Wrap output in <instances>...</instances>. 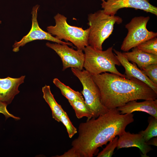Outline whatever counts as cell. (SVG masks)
<instances>
[{
  "instance_id": "cell-20",
  "label": "cell",
  "mask_w": 157,
  "mask_h": 157,
  "mask_svg": "<svg viewBox=\"0 0 157 157\" xmlns=\"http://www.w3.org/2000/svg\"><path fill=\"white\" fill-rule=\"evenodd\" d=\"M136 47L145 52L157 56V38L155 37L148 40Z\"/></svg>"
},
{
  "instance_id": "cell-15",
  "label": "cell",
  "mask_w": 157,
  "mask_h": 157,
  "mask_svg": "<svg viewBox=\"0 0 157 157\" xmlns=\"http://www.w3.org/2000/svg\"><path fill=\"white\" fill-rule=\"evenodd\" d=\"M122 54L129 61L136 64L140 69L153 64H157V56L145 52L136 47L131 52H125Z\"/></svg>"
},
{
  "instance_id": "cell-14",
  "label": "cell",
  "mask_w": 157,
  "mask_h": 157,
  "mask_svg": "<svg viewBox=\"0 0 157 157\" xmlns=\"http://www.w3.org/2000/svg\"><path fill=\"white\" fill-rule=\"evenodd\" d=\"M121 114L132 113L135 111L145 112L157 119V99L147 100L137 102L136 100L130 101L123 106L117 108Z\"/></svg>"
},
{
  "instance_id": "cell-10",
  "label": "cell",
  "mask_w": 157,
  "mask_h": 157,
  "mask_svg": "<svg viewBox=\"0 0 157 157\" xmlns=\"http://www.w3.org/2000/svg\"><path fill=\"white\" fill-rule=\"evenodd\" d=\"M104 13L114 16L120 9L132 8L140 9L157 15V8L152 5L149 0H107L101 4Z\"/></svg>"
},
{
  "instance_id": "cell-21",
  "label": "cell",
  "mask_w": 157,
  "mask_h": 157,
  "mask_svg": "<svg viewBox=\"0 0 157 157\" xmlns=\"http://www.w3.org/2000/svg\"><path fill=\"white\" fill-rule=\"evenodd\" d=\"M60 122L65 126L69 137L71 138L77 132V129L71 122L67 113L63 110L60 118Z\"/></svg>"
},
{
  "instance_id": "cell-19",
  "label": "cell",
  "mask_w": 157,
  "mask_h": 157,
  "mask_svg": "<svg viewBox=\"0 0 157 157\" xmlns=\"http://www.w3.org/2000/svg\"><path fill=\"white\" fill-rule=\"evenodd\" d=\"M148 122L149 124L146 129L138 133L143 136L146 142L151 138L157 136V119L152 116L149 117Z\"/></svg>"
},
{
  "instance_id": "cell-7",
  "label": "cell",
  "mask_w": 157,
  "mask_h": 157,
  "mask_svg": "<svg viewBox=\"0 0 157 157\" xmlns=\"http://www.w3.org/2000/svg\"><path fill=\"white\" fill-rule=\"evenodd\" d=\"M149 19V16L135 17L125 25L128 33L121 47L122 51H128L144 41L157 36V32L149 31L147 28Z\"/></svg>"
},
{
  "instance_id": "cell-17",
  "label": "cell",
  "mask_w": 157,
  "mask_h": 157,
  "mask_svg": "<svg viewBox=\"0 0 157 157\" xmlns=\"http://www.w3.org/2000/svg\"><path fill=\"white\" fill-rule=\"evenodd\" d=\"M53 82L55 85L60 90L62 94L68 101H73L77 100L84 101L81 93L73 90L69 86L62 83L58 78H54Z\"/></svg>"
},
{
  "instance_id": "cell-1",
  "label": "cell",
  "mask_w": 157,
  "mask_h": 157,
  "mask_svg": "<svg viewBox=\"0 0 157 157\" xmlns=\"http://www.w3.org/2000/svg\"><path fill=\"white\" fill-rule=\"evenodd\" d=\"M132 113L121 114L117 108L111 109L96 118L92 117L78 127V135L72 142V147L61 157H92L98 148L122 134L134 121Z\"/></svg>"
},
{
  "instance_id": "cell-16",
  "label": "cell",
  "mask_w": 157,
  "mask_h": 157,
  "mask_svg": "<svg viewBox=\"0 0 157 157\" xmlns=\"http://www.w3.org/2000/svg\"><path fill=\"white\" fill-rule=\"evenodd\" d=\"M43 98L50 107L53 119L60 122V118L63 110L61 106L58 104L52 93L50 86L45 85L42 88Z\"/></svg>"
},
{
  "instance_id": "cell-23",
  "label": "cell",
  "mask_w": 157,
  "mask_h": 157,
  "mask_svg": "<svg viewBox=\"0 0 157 157\" xmlns=\"http://www.w3.org/2000/svg\"><path fill=\"white\" fill-rule=\"evenodd\" d=\"M141 70L153 83L157 85V64L150 65Z\"/></svg>"
},
{
  "instance_id": "cell-9",
  "label": "cell",
  "mask_w": 157,
  "mask_h": 157,
  "mask_svg": "<svg viewBox=\"0 0 157 157\" xmlns=\"http://www.w3.org/2000/svg\"><path fill=\"white\" fill-rule=\"evenodd\" d=\"M46 45L54 51L60 57L62 62L63 70L69 67L81 70L83 69L85 55L83 50H75L65 44L48 42Z\"/></svg>"
},
{
  "instance_id": "cell-27",
  "label": "cell",
  "mask_w": 157,
  "mask_h": 157,
  "mask_svg": "<svg viewBox=\"0 0 157 157\" xmlns=\"http://www.w3.org/2000/svg\"><path fill=\"white\" fill-rule=\"evenodd\" d=\"M1 23V21L0 20V24Z\"/></svg>"
},
{
  "instance_id": "cell-3",
  "label": "cell",
  "mask_w": 157,
  "mask_h": 157,
  "mask_svg": "<svg viewBox=\"0 0 157 157\" xmlns=\"http://www.w3.org/2000/svg\"><path fill=\"white\" fill-rule=\"evenodd\" d=\"M88 20L89 26L88 45L101 50H103V42L112 34L114 24H119L122 22L121 17L108 15L103 10L89 14Z\"/></svg>"
},
{
  "instance_id": "cell-25",
  "label": "cell",
  "mask_w": 157,
  "mask_h": 157,
  "mask_svg": "<svg viewBox=\"0 0 157 157\" xmlns=\"http://www.w3.org/2000/svg\"><path fill=\"white\" fill-rule=\"evenodd\" d=\"M147 143L149 145H153L156 146H157V137H154L149 140Z\"/></svg>"
},
{
  "instance_id": "cell-26",
  "label": "cell",
  "mask_w": 157,
  "mask_h": 157,
  "mask_svg": "<svg viewBox=\"0 0 157 157\" xmlns=\"http://www.w3.org/2000/svg\"><path fill=\"white\" fill-rule=\"evenodd\" d=\"M100 0L102 2L105 1V0Z\"/></svg>"
},
{
  "instance_id": "cell-11",
  "label": "cell",
  "mask_w": 157,
  "mask_h": 157,
  "mask_svg": "<svg viewBox=\"0 0 157 157\" xmlns=\"http://www.w3.org/2000/svg\"><path fill=\"white\" fill-rule=\"evenodd\" d=\"M25 77L22 76L18 78H0V102L7 106L10 104L19 92V87L24 83Z\"/></svg>"
},
{
  "instance_id": "cell-6",
  "label": "cell",
  "mask_w": 157,
  "mask_h": 157,
  "mask_svg": "<svg viewBox=\"0 0 157 157\" xmlns=\"http://www.w3.org/2000/svg\"><path fill=\"white\" fill-rule=\"evenodd\" d=\"M72 71L80 80L83 87L81 93L85 103L92 112V117L96 118L109 110L101 101V96L98 86L93 81L92 75L85 69L71 68Z\"/></svg>"
},
{
  "instance_id": "cell-8",
  "label": "cell",
  "mask_w": 157,
  "mask_h": 157,
  "mask_svg": "<svg viewBox=\"0 0 157 157\" xmlns=\"http://www.w3.org/2000/svg\"><path fill=\"white\" fill-rule=\"evenodd\" d=\"M39 6V5H36L33 7L31 12L32 25L31 29L20 40L15 41L13 46V51L17 52L19 51L20 47H23L27 43L36 40H46L74 47L71 42L59 40L48 32L44 31L40 27L37 21L38 12Z\"/></svg>"
},
{
  "instance_id": "cell-24",
  "label": "cell",
  "mask_w": 157,
  "mask_h": 157,
  "mask_svg": "<svg viewBox=\"0 0 157 157\" xmlns=\"http://www.w3.org/2000/svg\"><path fill=\"white\" fill-rule=\"evenodd\" d=\"M7 106L4 104L0 102V113H2L5 116L6 119L9 117H12L16 120H19L20 118L15 116L10 113L7 109Z\"/></svg>"
},
{
  "instance_id": "cell-2",
  "label": "cell",
  "mask_w": 157,
  "mask_h": 157,
  "mask_svg": "<svg viewBox=\"0 0 157 157\" xmlns=\"http://www.w3.org/2000/svg\"><path fill=\"white\" fill-rule=\"evenodd\" d=\"M92 77L100 90L102 104L109 110L123 106L133 100L157 99V93L137 78L106 72Z\"/></svg>"
},
{
  "instance_id": "cell-13",
  "label": "cell",
  "mask_w": 157,
  "mask_h": 157,
  "mask_svg": "<svg viewBox=\"0 0 157 157\" xmlns=\"http://www.w3.org/2000/svg\"><path fill=\"white\" fill-rule=\"evenodd\" d=\"M121 65L125 70V75L128 78H134L145 83L157 93V85L153 83L137 66L135 63L132 64L125 57L122 53L115 49L113 50Z\"/></svg>"
},
{
  "instance_id": "cell-4",
  "label": "cell",
  "mask_w": 157,
  "mask_h": 157,
  "mask_svg": "<svg viewBox=\"0 0 157 157\" xmlns=\"http://www.w3.org/2000/svg\"><path fill=\"white\" fill-rule=\"evenodd\" d=\"M113 47L103 51L94 49L88 45L83 50L85 55L83 67L92 75L109 72L126 78L116 67L115 65L120 66L121 64L113 53Z\"/></svg>"
},
{
  "instance_id": "cell-5",
  "label": "cell",
  "mask_w": 157,
  "mask_h": 157,
  "mask_svg": "<svg viewBox=\"0 0 157 157\" xmlns=\"http://www.w3.org/2000/svg\"><path fill=\"white\" fill-rule=\"evenodd\" d=\"M54 18L55 25L48 26L47 32L59 40L70 42L77 49L83 51L88 45L89 28L84 30L82 27L70 25L67 22V17L59 13Z\"/></svg>"
},
{
  "instance_id": "cell-18",
  "label": "cell",
  "mask_w": 157,
  "mask_h": 157,
  "mask_svg": "<svg viewBox=\"0 0 157 157\" xmlns=\"http://www.w3.org/2000/svg\"><path fill=\"white\" fill-rule=\"evenodd\" d=\"M68 101L74 110L76 115L78 119L86 117L87 118V119H89L93 117V113L86 105L85 101L77 100Z\"/></svg>"
},
{
  "instance_id": "cell-12",
  "label": "cell",
  "mask_w": 157,
  "mask_h": 157,
  "mask_svg": "<svg viewBox=\"0 0 157 157\" xmlns=\"http://www.w3.org/2000/svg\"><path fill=\"white\" fill-rule=\"evenodd\" d=\"M119 136L117 147L118 149L124 148L138 147L142 153V156L144 157H149L147 153L153 149L139 133H131L125 131Z\"/></svg>"
},
{
  "instance_id": "cell-22",
  "label": "cell",
  "mask_w": 157,
  "mask_h": 157,
  "mask_svg": "<svg viewBox=\"0 0 157 157\" xmlns=\"http://www.w3.org/2000/svg\"><path fill=\"white\" fill-rule=\"evenodd\" d=\"M118 137L116 136L110 140L109 144L99 152L97 157H110L113 154L114 150L117 147Z\"/></svg>"
}]
</instances>
